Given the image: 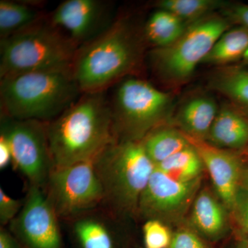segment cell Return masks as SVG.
Instances as JSON below:
<instances>
[{"mask_svg":"<svg viewBox=\"0 0 248 248\" xmlns=\"http://www.w3.org/2000/svg\"><path fill=\"white\" fill-rule=\"evenodd\" d=\"M242 218L245 228L248 232V200L245 202L242 206Z\"/></svg>","mask_w":248,"mask_h":248,"instance_id":"cell-31","label":"cell"},{"mask_svg":"<svg viewBox=\"0 0 248 248\" xmlns=\"http://www.w3.org/2000/svg\"><path fill=\"white\" fill-rule=\"evenodd\" d=\"M169 94L143 80L129 79L119 86L112 108L114 129L117 125L135 134L143 133L159 120L169 108Z\"/></svg>","mask_w":248,"mask_h":248,"instance_id":"cell-9","label":"cell"},{"mask_svg":"<svg viewBox=\"0 0 248 248\" xmlns=\"http://www.w3.org/2000/svg\"><path fill=\"white\" fill-rule=\"evenodd\" d=\"M224 4L218 0H162L156 3L159 9L169 11L184 21L198 20Z\"/></svg>","mask_w":248,"mask_h":248,"instance_id":"cell-23","label":"cell"},{"mask_svg":"<svg viewBox=\"0 0 248 248\" xmlns=\"http://www.w3.org/2000/svg\"><path fill=\"white\" fill-rule=\"evenodd\" d=\"M94 161L52 169L47 180V196L58 215L70 216L84 211L105 198Z\"/></svg>","mask_w":248,"mask_h":248,"instance_id":"cell-7","label":"cell"},{"mask_svg":"<svg viewBox=\"0 0 248 248\" xmlns=\"http://www.w3.org/2000/svg\"><path fill=\"white\" fill-rule=\"evenodd\" d=\"M185 135L206 166L218 195L227 206L232 208L237 200L240 167L234 156L223 150L209 144L202 139Z\"/></svg>","mask_w":248,"mask_h":248,"instance_id":"cell-12","label":"cell"},{"mask_svg":"<svg viewBox=\"0 0 248 248\" xmlns=\"http://www.w3.org/2000/svg\"><path fill=\"white\" fill-rule=\"evenodd\" d=\"M248 52V29L241 27L228 29L217 41L203 63L225 65L242 58Z\"/></svg>","mask_w":248,"mask_h":248,"instance_id":"cell-16","label":"cell"},{"mask_svg":"<svg viewBox=\"0 0 248 248\" xmlns=\"http://www.w3.org/2000/svg\"><path fill=\"white\" fill-rule=\"evenodd\" d=\"M228 29L229 22L221 16H208L194 21L172 45L153 50L155 69L169 81H185Z\"/></svg>","mask_w":248,"mask_h":248,"instance_id":"cell-6","label":"cell"},{"mask_svg":"<svg viewBox=\"0 0 248 248\" xmlns=\"http://www.w3.org/2000/svg\"><path fill=\"white\" fill-rule=\"evenodd\" d=\"M200 155L192 146L176 153L155 168L178 182H196L202 170Z\"/></svg>","mask_w":248,"mask_h":248,"instance_id":"cell-20","label":"cell"},{"mask_svg":"<svg viewBox=\"0 0 248 248\" xmlns=\"http://www.w3.org/2000/svg\"><path fill=\"white\" fill-rule=\"evenodd\" d=\"M218 112L216 102L211 98L195 97L182 108L180 120L187 135L202 139L209 133Z\"/></svg>","mask_w":248,"mask_h":248,"instance_id":"cell-15","label":"cell"},{"mask_svg":"<svg viewBox=\"0 0 248 248\" xmlns=\"http://www.w3.org/2000/svg\"><path fill=\"white\" fill-rule=\"evenodd\" d=\"M186 28L184 21L177 16L159 9L147 21L145 36L156 48H165L174 43L184 34Z\"/></svg>","mask_w":248,"mask_h":248,"instance_id":"cell-17","label":"cell"},{"mask_svg":"<svg viewBox=\"0 0 248 248\" xmlns=\"http://www.w3.org/2000/svg\"><path fill=\"white\" fill-rule=\"evenodd\" d=\"M196 184L178 182L155 168L139 201L140 208L151 215L173 211L188 200Z\"/></svg>","mask_w":248,"mask_h":248,"instance_id":"cell-13","label":"cell"},{"mask_svg":"<svg viewBox=\"0 0 248 248\" xmlns=\"http://www.w3.org/2000/svg\"><path fill=\"white\" fill-rule=\"evenodd\" d=\"M46 133L53 169L94 161L115 143L112 109L102 92L84 93Z\"/></svg>","mask_w":248,"mask_h":248,"instance_id":"cell-1","label":"cell"},{"mask_svg":"<svg viewBox=\"0 0 248 248\" xmlns=\"http://www.w3.org/2000/svg\"><path fill=\"white\" fill-rule=\"evenodd\" d=\"M230 19L248 29V5L239 4L226 10Z\"/></svg>","mask_w":248,"mask_h":248,"instance_id":"cell-28","label":"cell"},{"mask_svg":"<svg viewBox=\"0 0 248 248\" xmlns=\"http://www.w3.org/2000/svg\"><path fill=\"white\" fill-rule=\"evenodd\" d=\"M210 84L238 105L248 108V68H224L214 75Z\"/></svg>","mask_w":248,"mask_h":248,"instance_id":"cell-19","label":"cell"},{"mask_svg":"<svg viewBox=\"0 0 248 248\" xmlns=\"http://www.w3.org/2000/svg\"><path fill=\"white\" fill-rule=\"evenodd\" d=\"M107 4L98 0H67L54 11L50 23L68 32L77 46L99 35L107 16Z\"/></svg>","mask_w":248,"mask_h":248,"instance_id":"cell-11","label":"cell"},{"mask_svg":"<svg viewBox=\"0 0 248 248\" xmlns=\"http://www.w3.org/2000/svg\"><path fill=\"white\" fill-rule=\"evenodd\" d=\"M59 29L51 23L40 21L1 39V79L30 72L71 68L78 46Z\"/></svg>","mask_w":248,"mask_h":248,"instance_id":"cell-4","label":"cell"},{"mask_svg":"<svg viewBox=\"0 0 248 248\" xmlns=\"http://www.w3.org/2000/svg\"><path fill=\"white\" fill-rule=\"evenodd\" d=\"M0 248H16L14 240L6 232H0Z\"/></svg>","mask_w":248,"mask_h":248,"instance_id":"cell-30","label":"cell"},{"mask_svg":"<svg viewBox=\"0 0 248 248\" xmlns=\"http://www.w3.org/2000/svg\"><path fill=\"white\" fill-rule=\"evenodd\" d=\"M192 218L197 228L204 234L210 236L221 232L225 225L223 210L206 192H202L196 200Z\"/></svg>","mask_w":248,"mask_h":248,"instance_id":"cell-22","label":"cell"},{"mask_svg":"<svg viewBox=\"0 0 248 248\" xmlns=\"http://www.w3.org/2000/svg\"><path fill=\"white\" fill-rule=\"evenodd\" d=\"M243 248V247H241V248Z\"/></svg>","mask_w":248,"mask_h":248,"instance_id":"cell-34","label":"cell"},{"mask_svg":"<svg viewBox=\"0 0 248 248\" xmlns=\"http://www.w3.org/2000/svg\"><path fill=\"white\" fill-rule=\"evenodd\" d=\"M245 60H246V63H247L248 66V52L246 53V55L244 56Z\"/></svg>","mask_w":248,"mask_h":248,"instance_id":"cell-32","label":"cell"},{"mask_svg":"<svg viewBox=\"0 0 248 248\" xmlns=\"http://www.w3.org/2000/svg\"><path fill=\"white\" fill-rule=\"evenodd\" d=\"M139 55L136 36L119 19L78 49L72 73L81 93H101L128 73Z\"/></svg>","mask_w":248,"mask_h":248,"instance_id":"cell-3","label":"cell"},{"mask_svg":"<svg viewBox=\"0 0 248 248\" xmlns=\"http://www.w3.org/2000/svg\"><path fill=\"white\" fill-rule=\"evenodd\" d=\"M94 165L105 197L126 207L138 203L155 169L143 142L131 140L108 147Z\"/></svg>","mask_w":248,"mask_h":248,"instance_id":"cell-5","label":"cell"},{"mask_svg":"<svg viewBox=\"0 0 248 248\" xmlns=\"http://www.w3.org/2000/svg\"><path fill=\"white\" fill-rule=\"evenodd\" d=\"M208 135L217 146L241 148L248 143V123L231 108L223 107L218 110Z\"/></svg>","mask_w":248,"mask_h":248,"instance_id":"cell-14","label":"cell"},{"mask_svg":"<svg viewBox=\"0 0 248 248\" xmlns=\"http://www.w3.org/2000/svg\"><path fill=\"white\" fill-rule=\"evenodd\" d=\"M4 117L1 136L9 143L12 159L31 186H40L53 169L47 138L46 125L34 120Z\"/></svg>","mask_w":248,"mask_h":248,"instance_id":"cell-8","label":"cell"},{"mask_svg":"<svg viewBox=\"0 0 248 248\" xmlns=\"http://www.w3.org/2000/svg\"><path fill=\"white\" fill-rule=\"evenodd\" d=\"M55 208L40 186H31L14 230L31 248H60L61 237Z\"/></svg>","mask_w":248,"mask_h":248,"instance_id":"cell-10","label":"cell"},{"mask_svg":"<svg viewBox=\"0 0 248 248\" xmlns=\"http://www.w3.org/2000/svg\"><path fill=\"white\" fill-rule=\"evenodd\" d=\"M170 248H207L206 246L194 233L190 231L179 232L171 240Z\"/></svg>","mask_w":248,"mask_h":248,"instance_id":"cell-27","label":"cell"},{"mask_svg":"<svg viewBox=\"0 0 248 248\" xmlns=\"http://www.w3.org/2000/svg\"><path fill=\"white\" fill-rule=\"evenodd\" d=\"M22 208L20 201L14 200L0 188V221L5 225L12 221Z\"/></svg>","mask_w":248,"mask_h":248,"instance_id":"cell-26","label":"cell"},{"mask_svg":"<svg viewBox=\"0 0 248 248\" xmlns=\"http://www.w3.org/2000/svg\"><path fill=\"white\" fill-rule=\"evenodd\" d=\"M147 248H166L170 244L169 230L157 220H150L143 226Z\"/></svg>","mask_w":248,"mask_h":248,"instance_id":"cell-25","label":"cell"},{"mask_svg":"<svg viewBox=\"0 0 248 248\" xmlns=\"http://www.w3.org/2000/svg\"><path fill=\"white\" fill-rule=\"evenodd\" d=\"M82 248H114L112 238L107 228L95 220H81L75 228Z\"/></svg>","mask_w":248,"mask_h":248,"instance_id":"cell-24","label":"cell"},{"mask_svg":"<svg viewBox=\"0 0 248 248\" xmlns=\"http://www.w3.org/2000/svg\"><path fill=\"white\" fill-rule=\"evenodd\" d=\"M12 160V153L9 143L4 137L0 138V168L4 169Z\"/></svg>","mask_w":248,"mask_h":248,"instance_id":"cell-29","label":"cell"},{"mask_svg":"<svg viewBox=\"0 0 248 248\" xmlns=\"http://www.w3.org/2000/svg\"><path fill=\"white\" fill-rule=\"evenodd\" d=\"M247 180H248V179H247Z\"/></svg>","mask_w":248,"mask_h":248,"instance_id":"cell-33","label":"cell"},{"mask_svg":"<svg viewBox=\"0 0 248 248\" xmlns=\"http://www.w3.org/2000/svg\"><path fill=\"white\" fill-rule=\"evenodd\" d=\"M80 93L71 68L22 73L2 78L0 84L4 116L17 120L51 122Z\"/></svg>","mask_w":248,"mask_h":248,"instance_id":"cell-2","label":"cell"},{"mask_svg":"<svg viewBox=\"0 0 248 248\" xmlns=\"http://www.w3.org/2000/svg\"><path fill=\"white\" fill-rule=\"evenodd\" d=\"M143 143L155 166L190 146L184 134L169 129L155 132Z\"/></svg>","mask_w":248,"mask_h":248,"instance_id":"cell-21","label":"cell"},{"mask_svg":"<svg viewBox=\"0 0 248 248\" xmlns=\"http://www.w3.org/2000/svg\"><path fill=\"white\" fill-rule=\"evenodd\" d=\"M42 21L40 11L25 3L0 1V35L4 39Z\"/></svg>","mask_w":248,"mask_h":248,"instance_id":"cell-18","label":"cell"}]
</instances>
